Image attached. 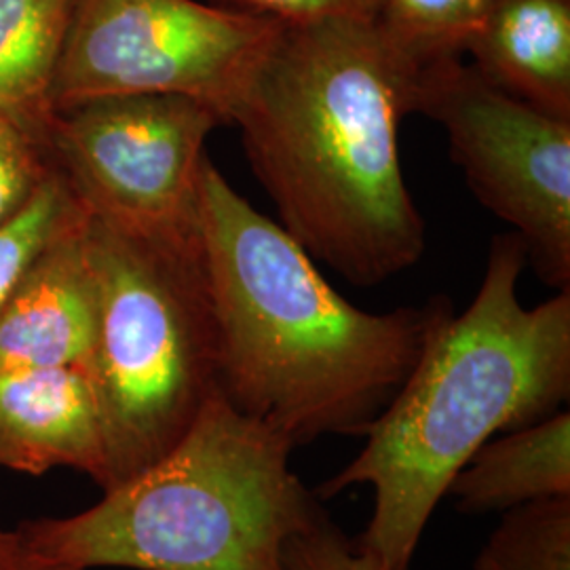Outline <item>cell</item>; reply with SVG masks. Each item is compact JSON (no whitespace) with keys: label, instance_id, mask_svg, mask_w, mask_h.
Returning <instances> with one entry per match:
<instances>
[{"label":"cell","instance_id":"1","mask_svg":"<svg viewBox=\"0 0 570 570\" xmlns=\"http://www.w3.org/2000/svg\"><path fill=\"white\" fill-rule=\"evenodd\" d=\"M421 68L376 21L284 26L233 108L279 225L348 284H383L425 252L400 159Z\"/></svg>","mask_w":570,"mask_h":570},{"label":"cell","instance_id":"2","mask_svg":"<svg viewBox=\"0 0 570 570\" xmlns=\"http://www.w3.org/2000/svg\"><path fill=\"white\" fill-rule=\"evenodd\" d=\"M220 391L296 449L366 435L452 313L446 298L370 313L346 301L284 226L207 159L199 186Z\"/></svg>","mask_w":570,"mask_h":570},{"label":"cell","instance_id":"3","mask_svg":"<svg viewBox=\"0 0 570 570\" xmlns=\"http://www.w3.org/2000/svg\"><path fill=\"white\" fill-rule=\"evenodd\" d=\"M527 263L515 233L492 242L471 305L435 330L362 452L315 490L324 501L372 489L374 510L355 541L385 570H410L433 511L478 450L569 402L570 289L522 305Z\"/></svg>","mask_w":570,"mask_h":570},{"label":"cell","instance_id":"4","mask_svg":"<svg viewBox=\"0 0 570 570\" xmlns=\"http://www.w3.org/2000/svg\"><path fill=\"white\" fill-rule=\"evenodd\" d=\"M294 444L218 389L155 463L87 510L28 520L21 550L75 570H287L285 546L322 503Z\"/></svg>","mask_w":570,"mask_h":570},{"label":"cell","instance_id":"5","mask_svg":"<svg viewBox=\"0 0 570 570\" xmlns=\"http://www.w3.org/2000/svg\"><path fill=\"white\" fill-rule=\"evenodd\" d=\"M87 244L98 285L89 374L112 489L164 456L220 389L218 327L202 249L150 244L94 218Z\"/></svg>","mask_w":570,"mask_h":570},{"label":"cell","instance_id":"6","mask_svg":"<svg viewBox=\"0 0 570 570\" xmlns=\"http://www.w3.org/2000/svg\"><path fill=\"white\" fill-rule=\"evenodd\" d=\"M284 26L199 0H75L51 110L184 96L225 125Z\"/></svg>","mask_w":570,"mask_h":570},{"label":"cell","instance_id":"7","mask_svg":"<svg viewBox=\"0 0 570 570\" xmlns=\"http://www.w3.org/2000/svg\"><path fill=\"white\" fill-rule=\"evenodd\" d=\"M218 125L209 106L184 96H121L53 112L42 140L94 220L197 252L205 144Z\"/></svg>","mask_w":570,"mask_h":570},{"label":"cell","instance_id":"8","mask_svg":"<svg viewBox=\"0 0 570 570\" xmlns=\"http://www.w3.org/2000/svg\"><path fill=\"white\" fill-rule=\"evenodd\" d=\"M416 112L442 125L471 193L513 228L539 277L570 289V119L503 91L463 58L421 68Z\"/></svg>","mask_w":570,"mask_h":570},{"label":"cell","instance_id":"9","mask_svg":"<svg viewBox=\"0 0 570 570\" xmlns=\"http://www.w3.org/2000/svg\"><path fill=\"white\" fill-rule=\"evenodd\" d=\"M0 469H72L108 489L102 416L87 367L0 372Z\"/></svg>","mask_w":570,"mask_h":570},{"label":"cell","instance_id":"10","mask_svg":"<svg viewBox=\"0 0 570 570\" xmlns=\"http://www.w3.org/2000/svg\"><path fill=\"white\" fill-rule=\"evenodd\" d=\"M87 226L89 220L49 245L0 308V372L89 370L98 326V285Z\"/></svg>","mask_w":570,"mask_h":570},{"label":"cell","instance_id":"11","mask_svg":"<svg viewBox=\"0 0 570 570\" xmlns=\"http://www.w3.org/2000/svg\"><path fill=\"white\" fill-rule=\"evenodd\" d=\"M465 56L492 85L570 119V0H490Z\"/></svg>","mask_w":570,"mask_h":570},{"label":"cell","instance_id":"12","mask_svg":"<svg viewBox=\"0 0 570 570\" xmlns=\"http://www.w3.org/2000/svg\"><path fill=\"white\" fill-rule=\"evenodd\" d=\"M463 513L511 511L570 497V414L564 410L492 438L450 482Z\"/></svg>","mask_w":570,"mask_h":570},{"label":"cell","instance_id":"13","mask_svg":"<svg viewBox=\"0 0 570 570\" xmlns=\"http://www.w3.org/2000/svg\"><path fill=\"white\" fill-rule=\"evenodd\" d=\"M75 0H0V115L45 136Z\"/></svg>","mask_w":570,"mask_h":570},{"label":"cell","instance_id":"14","mask_svg":"<svg viewBox=\"0 0 570 570\" xmlns=\"http://www.w3.org/2000/svg\"><path fill=\"white\" fill-rule=\"evenodd\" d=\"M490 0H376V26L419 66L463 58Z\"/></svg>","mask_w":570,"mask_h":570},{"label":"cell","instance_id":"15","mask_svg":"<svg viewBox=\"0 0 570 570\" xmlns=\"http://www.w3.org/2000/svg\"><path fill=\"white\" fill-rule=\"evenodd\" d=\"M87 220L89 212L53 165L28 204L0 226V308L42 252Z\"/></svg>","mask_w":570,"mask_h":570},{"label":"cell","instance_id":"16","mask_svg":"<svg viewBox=\"0 0 570 570\" xmlns=\"http://www.w3.org/2000/svg\"><path fill=\"white\" fill-rule=\"evenodd\" d=\"M475 570H570V497L505 511Z\"/></svg>","mask_w":570,"mask_h":570},{"label":"cell","instance_id":"17","mask_svg":"<svg viewBox=\"0 0 570 570\" xmlns=\"http://www.w3.org/2000/svg\"><path fill=\"white\" fill-rule=\"evenodd\" d=\"M51 169L41 136L0 115V226L28 204Z\"/></svg>","mask_w":570,"mask_h":570},{"label":"cell","instance_id":"18","mask_svg":"<svg viewBox=\"0 0 570 570\" xmlns=\"http://www.w3.org/2000/svg\"><path fill=\"white\" fill-rule=\"evenodd\" d=\"M284 558L287 570H385L330 520L322 503L289 537Z\"/></svg>","mask_w":570,"mask_h":570},{"label":"cell","instance_id":"19","mask_svg":"<svg viewBox=\"0 0 570 570\" xmlns=\"http://www.w3.org/2000/svg\"><path fill=\"white\" fill-rule=\"evenodd\" d=\"M245 16L277 21L282 26H308L322 21H374L376 0H209Z\"/></svg>","mask_w":570,"mask_h":570},{"label":"cell","instance_id":"20","mask_svg":"<svg viewBox=\"0 0 570 570\" xmlns=\"http://www.w3.org/2000/svg\"><path fill=\"white\" fill-rule=\"evenodd\" d=\"M16 534V532H13ZM0 570H75L66 569V567H58V564H51V562H45L39 560L35 556H30L28 551L21 550L20 541L16 537V543L11 551L7 553V558L0 562Z\"/></svg>","mask_w":570,"mask_h":570},{"label":"cell","instance_id":"21","mask_svg":"<svg viewBox=\"0 0 570 570\" xmlns=\"http://www.w3.org/2000/svg\"><path fill=\"white\" fill-rule=\"evenodd\" d=\"M13 543H16V534H13V530H7L0 527V562L7 558V553L11 551Z\"/></svg>","mask_w":570,"mask_h":570}]
</instances>
